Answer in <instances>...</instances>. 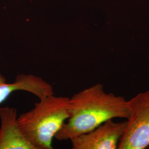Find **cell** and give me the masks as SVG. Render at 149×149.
I'll return each instance as SVG.
<instances>
[{"instance_id": "cell-1", "label": "cell", "mask_w": 149, "mask_h": 149, "mask_svg": "<svg viewBox=\"0 0 149 149\" xmlns=\"http://www.w3.org/2000/svg\"><path fill=\"white\" fill-rule=\"evenodd\" d=\"M69 119L56 134L58 140H68L86 133L110 119L129 116L128 100L106 92L101 84L91 86L69 98Z\"/></svg>"}, {"instance_id": "cell-2", "label": "cell", "mask_w": 149, "mask_h": 149, "mask_svg": "<svg viewBox=\"0 0 149 149\" xmlns=\"http://www.w3.org/2000/svg\"><path fill=\"white\" fill-rule=\"evenodd\" d=\"M69 97L50 95L18 117L23 133L35 149L53 148V139L69 118Z\"/></svg>"}, {"instance_id": "cell-3", "label": "cell", "mask_w": 149, "mask_h": 149, "mask_svg": "<svg viewBox=\"0 0 149 149\" xmlns=\"http://www.w3.org/2000/svg\"><path fill=\"white\" fill-rule=\"evenodd\" d=\"M129 116L118 149H145L149 146V90L128 100Z\"/></svg>"}, {"instance_id": "cell-4", "label": "cell", "mask_w": 149, "mask_h": 149, "mask_svg": "<svg viewBox=\"0 0 149 149\" xmlns=\"http://www.w3.org/2000/svg\"><path fill=\"white\" fill-rule=\"evenodd\" d=\"M127 120H108L86 133L70 140L73 149H118Z\"/></svg>"}, {"instance_id": "cell-5", "label": "cell", "mask_w": 149, "mask_h": 149, "mask_svg": "<svg viewBox=\"0 0 149 149\" xmlns=\"http://www.w3.org/2000/svg\"><path fill=\"white\" fill-rule=\"evenodd\" d=\"M0 122V149H35L22 130L15 108L1 107Z\"/></svg>"}, {"instance_id": "cell-6", "label": "cell", "mask_w": 149, "mask_h": 149, "mask_svg": "<svg viewBox=\"0 0 149 149\" xmlns=\"http://www.w3.org/2000/svg\"><path fill=\"white\" fill-rule=\"evenodd\" d=\"M18 91L29 92L39 100L55 94L52 85L39 76L22 74L17 75L13 82L8 83L5 77L0 73V104Z\"/></svg>"}]
</instances>
